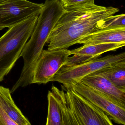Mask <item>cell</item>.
I'll use <instances>...</instances> for the list:
<instances>
[{"mask_svg":"<svg viewBox=\"0 0 125 125\" xmlns=\"http://www.w3.org/2000/svg\"><path fill=\"white\" fill-rule=\"evenodd\" d=\"M65 9L48 39L49 50L77 44L83 37L102 28L107 19L119 11L117 8L97 5L94 0Z\"/></svg>","mask_w":125,"mask_h":125,"instance_id":"1","label":"cell"},{"mask_svg":"<svg viewBox=\"0 0 125 125\" xmlns=\"http://www.w3.org/2000/svg\"><path fill=\"white\" fill-rule=\"evenodd\" d=\"M65 11L59 0H46L44 3L30 40L20 55L24 66L20 76L13 86L14 90L32 84L34 69L39 56L58 21Z\"/></svg>","mask_w":125,"mask_h":125,"instance_id":"2","label":"cell"},{"mask_svg":"<svg viewBox=\"0 0 125 125\" xmlns=\"http://www.w3.org/2000/svg\"><path fill=\"white\" fill-rule=\"evenodd\" d=\"M38 16H33L10 28L0 38V83L8 74L30 37Z\"/></svg>","mask_w":125,"mask_h":125,"instance_id":"3","label":"cell"},{"mask_svg":"<svg viewBox=\"0 0 125 125\" xmlns=\"http://www.w3.org/2000/svg\"><path fill=\"white\" fill-rule=\"evenodd\" d=\"M63 88L69 125H113L106 113L73 87Z\"/></svg>","mask_w":125,"mask_h":125,"instance_id":"4","label":"cell"},{"mask_svg":"<svg viewBox=\"0 0 125 125\" xmlns=\"http://www.w3.org/2000/svg\"><path fill=\"white\" fill-rule=\"evenodd\" d=\"M125 60V52L109 55L96 58L85 62L72 66H63L51 79L62 84L65 88L70 87L80 82L86 76L108 67L115 63Z\"/></svg>","mask_w":125,"mask_h":125,"instance_id":"5","label":"cell"},{"mask_svg":"<svg viewBox=\"0 0 125 125\" xmlns=\"http://www.w3.org/2000/svg\"><path fill=\"white\" fill-rule=\"evenodd\" d=\"M43 6L28 0H0V30L39 16Z\"/></svg>","mask_w":125,"mask_h":125,"instance_id":"6","label":"cell"},{"mask_svg":"<svg viewBox=\"0 0 125 125\" xmlns=\"http://www.w3.org/2000/svg\"><path fill=\"white\" fill-rule=\"evenodd\" d=\"M71 51L67 49L43 50L34 69L32 84H46L68 62Z\"/></svg>","mask_w":125,"mask_h":125,"instance_id":"7","label":"cell"},{"mask_svg":"<svg viewBox=\"0 0 125 125\" xmlns=\"http://www.w3.org/2000/svg\"><path fill=\"white\" fill-rule=\"evenodd\" d=\"M70 87L101 110L115 123L125 125V107L104 93L79 82Z\"/></svg>","mask_w":125,"mask_h":125,"instance_id":"8","label":"cell"},{"mask_svg":"<svg viewBox=\"0 0 125 125\" xmlns=\"http://www.w3.org/2000/svg\"><path fill=\"white\" fill-rule=\"evenodd\" d=\"M11 90L0 85V125H30V122L16 106Z\"/></svg>","mask_w":125,"mask_h":125,"instance_id":"9","label":"cell"},{"mask_svg":"<svg viewBox=\"0 0 125 125\" xmlns=\"http://www.w3.org/2000/svg\"><path fill=\"white\" fill-rule=\"evenodd\" d=\"M125 43H106L94 44H84L77 49L70 50L72 57H69L64 66H72L81 64L97 58L109 51H115L124 46Z\"/></svg>","mask_w":125,"mask_h":125,"instance_id":"10","label":"cell"},{"mask_svg":"<svg viewBox=\"0 0 125 125\" xmlns=\"http://www.w3.org/2000/svg\"><path fill=\"white\" fill-rule=\"evenodd\" d=\"M47 95L48 109L46 125H65L67 112L65 92L52 85Z\"/></svg>","mask_w":125,"mask_h":125,"instance_id":"11","label":"cell"},{"mask_svg":"<svg viewBox=\"0 0 125 125\" xmlns=\"http://www.w3.org/2000/svg\"><path fill=\"white\" fill-rule=\"evenodd\" d=\"M80 82L104 93L125 107V91L117 87L101 74L94 72L84 77Z\"/></svg>","mask_w":125,"mask_h":125,"instance_id":"12","label":"cell"},{"mask_svg":"<svg viewBox=\"0 0 125 125\" xmlns=\"http://www.w3.org/2000/svg\"><path fill=\"white\" fill-rule=\"evenodd\" d=\"M125 43V27L100 28L80 39L77 44Z\"/></svg>","mask_w":125,"mask_h":125,"instance_id":"13","label":"cell"},{"mask_svg":"<svg viewBox=\"0 0 125 125\" xmlns=\"http://www.w3.org/2000/svg\"><path fill=\"white\" fill-rule=\"evenodd\" d=\"M125 91V60L118 61L96 72Z\"/></svg>","mask_w":125,"mask_h":125,"instance_id":"14","label":"cell"},{"mask_svg":"<svg viewBox=\"0 0 125 125\" xmlns=\"http://www.w3.org/2000/svg\"><path fill=\"white\" fill-rule=\"evenodd\" d=\"M118 27H125V15L124 14L109 17L104 21L102 28Z\"/></svg>","mask_w":125,"mask_h":125,"instance_id":"15","label":"cell"},{"mask_svg":"<svg viewBox=\"0 0 125 125\" xmlns=\"http://www.w3.org/2000/svg\"><path fill=\"white\" fill-rule=\"evenodd\" d=\"M65 8L82 4L91 0H59Z\"/></svg>","mask_w":125,"mask_h":125,"instance_id":"16","label":"cell"}]
</instances>
